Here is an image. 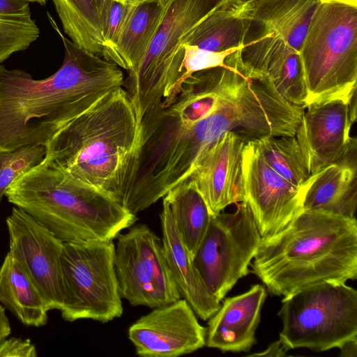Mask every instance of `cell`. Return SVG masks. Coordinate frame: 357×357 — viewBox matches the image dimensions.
<instances>
[{
    "label": "cell",
    "mask_w": 357,
    "mask_h": 357,
    "mask_svg": "<svg viewBox=\"0 0 357 357\" xmlns=\"http://www.w3.org/2000/svg\"><path fill=\"white\" fill-rule=\"evenodd\" d=\"M47 14L63 41V62L43 79L0 65V152L45 146L104 96L124 85L118 65L77 47Z\"/></svg>",
    "instance_id": "cell-1"
},
{
    "label": "cell",
    "mask_w": 357,
    "mask_h": 357,
    "mask_svg": "<svg viewBox=\"0 0 357 357\" xmlns=\"http://www.w3.org/2000/svg\"><path fill=\"white\" fill-rule=\"evenodd\" d=\"M141 135L132 102L119 87L56 133L45 145L41 164L122 205L135 176Z\"/></svg>",
    "instance_id": "cell-2"
},
{
    "label": "cell",
    "mask_w": 357,
    "mask_h": 357,
    "mask_svg": "<svg viewBox=\"0 0 357 357\" xmlns=\"http://www.w3.org/2000/svg\"><path fill=\"white\" fill-rule=\"evenodd\" d=\"M251 264L271 295L357 278V222L302 209L277 234L261 238Z\"/></svg>",
    "instance_id": "cell-3"
},
{
    "label": "cell",
    "mask_w": 357,
    "mask_h": 357,
    "mask_svg": "<svg viewBox=\"0 0 357 357\" xmlns=\"http://www.w3.org/2000/svg\"><path fill=\"white\" fill-rule=\"evenodd\" d=\"M5 196L63 243L113 241L137 220L108 194L42 164L17 178Z\"/></svg>",
    "instance_id": "cell-4"
},
{
    "label": "cell",
    "mask_w": 357,
    "mask_h": 357,
    "mask_svg": "<svg viewBox=\"0 0 357 357\" xmlns=\"http://www.w3.org/2000/svg\"><path fill=\"white\" fill-rule=\"evenodd\" d=\"M305 108L356 92L357 0H319L299 50Z\"/></svg>",
    "instance_id": "cell-5"
},
{
    "label": "cell",
    "mask_w": 357,
    "mask_h": 357,
    "mask_svg": "<svg viewBox=\"0 0 357 357\" xmlns=\"http://www.w3.org/2000/svg\"><path fill=\"white\" fill-rule=\"evenodd\" d=\"M229 0H165L162 22L140 63L124 79L139 120L161 105L184 73V44L193 30Z\"/></svg>",
    "instance_id": "cell-6"
},
{
    "label": "cell",
    "mask_w": 357,
    "mask_h": 357,
    "mask_svg": "<svg viewBox=\"0 0 357 357\" xmlns=\"http://www.w3.org/2000/svg\"><path fill=\"white\" fill-rule=\"evenodd\" d=\"M280 341L289 350L326 351L357 335V291L345 282H324L282 299Z\"/></svg>",
    "instance_id": "cell-7"
},
{
    "label": "cell",
    "mask_w": 357,
    "mask_h": 357,
    "mask_svg": "<svg viewBox=\"0 0 357 357\" xmlns=\"http://www.w3.org/2000/svg\"><path fill=\"white\" fill-rule=\"evenodd\" d=\"M61 269L63 319L105 324L121 317L113 241L63 243Z\"/></svg>",
    "instance_id": "cell-8"
},
{
    "label": "cell",
    "mask_w": 357,
    "mask_h": 357,
    "mask_svg": "<svg viewBox=\"0 0 357 357\" xmlns=\"http://www.w3.org/2000/svg\"><path fill=\"white\" fill-rule=\"evenodd\" d=\"M261 239L245 202H239L232 213L211 215L192 261L205 286L219 301L248 274Z\"/></svg>",
    "instance_id": "cell-9"
},
{
    "label": "cell",
    "mask_w": 357,
    "mask_h": 357,
    "mask_svg": "<svg viewBox=\"0 0 357 357\" xmlns=\"http://www.w3.org/2000/svg\"><path fill=\"white\" fill-rule=\"evenodd\" d=\"M114 266L121 298L133 306L161 307L180 299L164 255L162 238L144 224L120 233Z\"/></svg>",
    "instance_id": "cell-10"
},
{
    "label": "cell",
    "mask_w": 357,
    "mask_h": 357,
    "mask_svg": "<svg viewBox=\"0 0 357 357\" xmlns=\"http://www.w3.org/2000/svg\"><path fill=\"white\" fill-rule=\"evenodd\" d=\"M227 59L246 76L271 84L287 101L305 108L307 91L299 53L251 18L243 45Z\"/></svg>",
    "instance_id": "cell-11"
},
{
    "label": "cell",
    "mask_w": 357,
    "mask_h": 357,
    "mask_svg": "<svg viewBox=\"0 0 357 357\" xmlns=\"http://www.w3.org/2000/svg\"><path fill=\"white\" fill-rule=\"evenodd\" d=\"M244 202L261 238L285 228L303 209L305 184L298 188L275 172L253 142L242 152Z\"/></svg>",
    "instance_id": "cell-12"
},
{
    "label": "cell",
    "mask_w": 357,
    "mask_h": 357,
    "mask_svg": "<svg viewBox=\"0 0 357 357\" xmlns=\"http://www.w3.org/2000/svg\"><path fill=\"white\" fill-rule=\"evenodd\" d=\"M6 222L9 254L36 284L49 310H61L63 304L61 269L63 243L16 206Z\"/></svg>",
    "instance_id": "cell-13"
},
{
    "label": "cell",
    "mask_w": 357,
    "mask_h": 357,
    "mask_svg": "<svg viewBox=\"0 0 357 357\" xmlns=\"http://www.w3.org/2000/svg\"><path fill=\"white\" fill-rule=\"evenodd\" d=\"M136 354L143 357H177L206 345V328L183 298L153 308L128 328Z\"/></svg>",
    "instance_id": "cell-14"
},
{
    "label": "cell",
    "mask_w": 357,
    "mask_h": 357,
    "mask_svg": "<svg viewBox=\"0 0 357 357\" xmlns=\"http://www.w3.org/2000/svg\"><path fill=\"white\" fill-rule=\"evenodd\" d=\"M246 142L227 132L202 152L187 179L194 182L211 215L244 202L242 152Z\"/></svg>",
    "instance_id": "cell-15"
},
{
    "label": "cell",
    "mask_w": 357,
    "mask_h": 357,
    "mask_svg": "<svg viewBox=\"0 0 357 357\" xmlns=\"http://www.w3.org/2000/svg\"><path fill=\"white\" fill-rule=\"evenodd\" d=\"M295 137L301 146L310 175L340 161L354 138L349 102L333 100L307 106Z\"/></svg>",
    "instance_id": "cell-16"
},
{
    "label": "cell",
    "mask_w": 357,
    "mask_h": 357,
    "mask_svg": "<svg viewBox=\"0 0 357 357\" xmlns=\"http://www.w3.org/2000/svg\"><path fill=\"white\" fill-rule=\"evenodd\" d=\"M266 297L265 287L255 284L242 294L225 299L209 319L206 345L223 352H249L256 342Z\"/></svg>",
    "instance_id": "cell-17"
},
{
    "label": "cell",
    "mask_w": 357,
    "mask_h": 357,
    "mask_svg": "<svg viewBox=\"0 0 357 357\" xmlns=\"http://www.w3.org/2000/svg\"><path fill=\"white\" fill-rule=\"evenodd\" d=\"M356 170V142H354L340 161L311 175L305 183L303 209L355 218Z\"/></svg>",
    "instance_id": "cell-18"
},
{
    "label": "cell",
    "mask_w": 357,
    "mask_h": 357,
    "mask_svg": "<svg viewBox=\"0 0 357 357\" xmlns=\"http://www.w3.org/2000/svg\"><path fill=\"white\" fill-rule=\"evenodd\" d=\"M164 255L181 297L201 319H209L220 308V301L203 282L184 244L168 207L162 203L160 213Z\"/></svg>",
    "instance_id": "cell-19"
},
{
    "label": "cell",
    "mask_w": 357,
    "mask_h": 357,
    "mask_svg": "<svg viewBox=\"0 0 357 357\" xmlns=\"http://www.w3.org/2000/svg\"><path fill=\"white\" fill-rule=\"evenodd\" d=\"M193 73L182 84L167 112L185 126H190L208 115L234 79L237 69L225 63Z\"/></svg>",
    "instance_id": "cell-20"
},
{
    "label": "cell",
    "mask_w": 357,
    "mask_h": 357,
    "mask_svg": "<svg viewBox=\"0 0 357 357\" xmlns=\"http://www.w3.org/2000/svg\"><path fill=\"white\" fill-rule=\"evenodd\" d=\"M251 16L248 0H229L200 23L184 45L212 52L238 48L243 45Z\"/></svg>",
    "instance_id": "cell-21"
},
{
    "label": "cell",
    "mask_w": 357,
    "mask_h": 357,
    "mask_svg": "<svg viewBox=\"0 0 357 357\" xmlns=\"http://www.w3.org/2000/svg\"><path fill=\"white\" fill-rule=\"evenodd\" d=\"M165 0H146L131 4L116 42L114 63L128 72L145 56L162 22Z\"/></svg>",
    "instance_id": "cell-22"
},
{
    "label": "cell",
    "mask_w": 357,
    "mask_h": 357,
    "mask_svg": "<svg viewBox=\"0 0 357 357\" xmlns=\"http://www.w3.org/2000/svg\"><path fill=\"white\" fill-rule=\"evenodd\" d=\"M251 18L299 52L319 0H248Z\"/></svg>",
    "instance_id": "cell-23"
},
{
    "label": "cell",
    "mask_w": 357,
    "mask_h": 357,
    "mask_svg": "<svg viewBox=\"0 0 357 357\" xmlns=\"http://www.w3.org/2000/svg\"><path fill=\"white\" fill-rule=\"evenodd\" d=\"M0 302L26 326L47 324L49 309L44 298L9 252L0 267Z\"/></svg>",
    "instance_id": "cell-24"
},
{
    "label": "cell",
    "mask_w": 357,
    "mask_h": 357,
    "mask_svg": "<svg viewBox=\"0 0 357 357\" xmlns=\"http://www.w3.org/2000/svg\"><path fill=\"white\" fill-rule=\"evenodd\" d=\"M178 231L192 257L209 225L211 214L194 182L186 179L163 197Z\"/></svg>",
    "instance_id": "cell-25"
},
{
    "label": "cell",
    "mask_w": 357,
    "mask_h": 357,
    "mask_svg": "<svg viewBox=\"0 0 357 357\" xmlns=\"http://www.w3.org/2000/svg\"><path fill=\"white\" fill-rule=\"evenodd\" d=\"M65 33L79 49L102 55L98 0H52Z\"/></svg>",
    "instance_id": "cell-26"
},
{
    "label": "cell",
    "mask_w": 357,
    "mask_h": 357,
    "mask_svg": "<svg viewBox=\"0 0 357 357\" xmlns=\"http://www.w3.org/2000/svg\"><path fill=\"white\" fill-rule=\"evenodd\" d=\"M40 30L26 0H0V65L36 41Z\"/></svg>",
    "instance_id": "cell-27"
},
{
    "label": "cell",
    "mask_w": 357,
    "mask_h": 357,
    "mask_svg": "<svg viewBox=\"0 0 357 357\" xmlns=\"http://www.w3.org/2000/svg\"><path fill=\"white\" fill-rule=\"evenodd\" d=\"M253 143L267 164L292 185L301 188L311 176L295 135L264 137Z\"/></svg>",
    "instance_id": "cell-28"
},
{
    "label": "cell",
    "mask_w": 357,
    "mask_h": 357,
    "mask_svg": "<svg viewBox=\"0 0 357 357\" xmlns=\"http://www.w3.org/2000/svg\"><path fill=\"white\" fill-rule=\"evenodd\" d=\"M45 151L44 145L29 144L13 151L0 152V203L11 183L41 164Z\"/></svg>",
    "instance_id": "cell-29"
},
{
    "label": "cell",
    "mask_w": 357,
    "mask_h": 357,
    "mask_svg": "<svg viewBox=\"0 0 357 357\" xmlns=\"http://www.w3.org/2000/svg\"><path fill=\"white\" fill-rule=\"evenodd\" d=\"M183 47L184 56L182 67L184 73L162 101L160 105L162 108L167 107L173 102L179 93L183 82L193 73L206 69L225 66L227 57L241 47L223 52H212L188 45H184Z\"/></svg>",
    "instance_id": "cell-30"
},
{
    "label": "cell",
    "mask_w": 357,
    "mask_h": 357,
    "mask_svg": "<svg viewBox=\"0 0 357 357\" xmlns=\"http://www.w3.org/2000/svg\"><path fill=\"white\" fill-rule=\"evenodd\" d=\"M97 4L104 41L102 56L114 63L115 46L131 4L121 0H98Z\"/></svg>",
    "instance_id": "cell-31"
},
{
    "label": "cell",
    "mask_w": 357,
    "mask_h": 357,
    "mask_svg": "<svg viewBox=\"0 0 357 357\" xmlns=\"http://www.w3.org/2000/svg\"><path fill=\"white\" fill-rule=\"evenodd\" d=\"M35 346L29 340L11 337L0 342V357H36Z\"/></svg>",
    "instance_id": "cell-32"
},
{
    "label": "cell",
    "mask_w": 357,
    "mask_h": 357,
    "mask_svg": "<svg viewBox=\"0 0 357 357\" xmlns=\"http://www.w3.org/2000/svg\"><path fill=\"white\" fill-rule=\"evenodd\" d=\"M288 349L278 340L273 342L262 352L250 354V356H284L287 355Z\"/></svg>",
    "instance_id": "cell-33"
},
{
    "label": "cell",
    "mask_w": 357,
    "mask_h": 357,
    "mask_svg": "<svg viewBox=\"0 0 357 357\" xmlns=\"http://www.w3.org/2000/svg\"><path fill=\"white\" fill-rule=\"evenodd\" d=\"M337 348L340 350L341 357H356L357 335L345 340L338 346Z\"/></svg>",
    "instance_id": "cell-34"
},
{
    "label": "cell",
    "mask_w": 357,
    "mask_h": 357,
    "mask_svg": "<svg viewBox=\"0 0 357 357\" xmlns=\"http://www.w3.org/2000/svg\"><path fill=\"white\" fill-rule=\"evenodd\" d=\"M10 332V325L5 308L0 305V342L6 338Z\"/></svg>",
    "instance_id": "cell-35"
},
{
    "label": "cell",
    "mask_w": 357,
    "mask_h": 357,
    "mask_svg": "<svg viewBox=\"0 0 357 357\" xmlns=\"http://www.w3.org/2000/svg\"><path fill=\"white\" fill-rule=\"evenodd\" d=\"M29 3H37L42 6H44L46 4L47 0H26Z\"/></svg>",
    "instance_id": "cell-36"
},
{
    "label": "cell",
    "mask_w": 357,
    "mask_h": 357,
    "mask_svg": "<svg viewBox=\"0 0 357 357\" xmlns=\"http://www.w3.org/2000/svg\"><path fill=\"white\" fill-rule=\"evenodd\" d=\"M121 1H123V2L128 3L134 4V3H137L138 2H141V1H146V0H121Z\"/></svg>",
    "instance_id": "cell-37"
}]
</instances>
